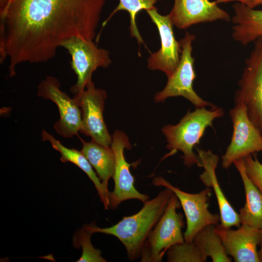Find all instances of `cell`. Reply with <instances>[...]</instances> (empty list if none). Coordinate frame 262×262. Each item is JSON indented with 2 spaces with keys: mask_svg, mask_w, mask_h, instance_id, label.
I'll return each mask as SVG.
<instances>
[{
  "mask_svg": "<svg viewBox=\"0 0 262 262\" xmlns=\"http://www.w3.org/2000/svg\"><path fill=\"white\" fill-rule=\"evenodd\" d=\"M106 0H14L0 15V61L9 76L23 63L53 58L66 39L93 40Z\"/></svg>",
  "mask_w": 262,
  "mask_h": 262,
  "instance_id": "obj_1",
  "label": "cell"
},
{
  "mask_svg": "<svg viewBox=\"0 0 262 262\" xmlns=\"http://www.w3.org/2000/svg\"><path fill=\"white\" fill-rule=\"evenodd\" d=\"M174 193L165 188L158 195L145 201L137 213L124 217L110 227L101 228L94 223L84 227L93 233H101L116 237L125 246L130 261L140 258L144 244L164 213Z\"/></svg>",
  "mask_w": 262,
  "mask_h": 262,
  "instance_id": "obj_2",
  "label": "cell"
},
{
  "mask_svg": "<svg viewBox=\"0 0 262 262\" xmlns=\"http://www.w3.org/2000/svg\"><path fill=\"white\" fill-rule=\"evenodd\" d=\"M224 114L223 109L216 106L210 109L196 108L193 111L188 112L178 124L164 127L162 131L167 143L166 148L170 151L169 156L180 151L183 153L185 166L190 167L196 164L199 167L198 156L193 148L199 144L206 130L213 127V121Z\"/></svg>",
  "mask_w": 262,
  "mask_h": 262,
  "instance_id": "obj_3",
  "label": "cell"
},
{
  "mask_svg": "<svg viewBox=\"0 0 262 262\" xmlns=\"http://www.w3.org/2000/svg\"><path fill=\"white\" fill-rule=\"evenodd\" d=\"M238 86L235 104L245 106L248 118L262 135V36L254 42Z\"/></svg>",
  "mask_w": 262,
  "mask_h": 262,
  "instance_id": "obj_4",
  "label": "cell"
},
{
  "mask_svg": "<svg viewBox=\"0 0 262 262\" xmlns=\"http://www.w3.org/2000/svg\"><path fill=\"white\" fill-rule=\"evenodd\" d=\"M180 202L173 194L164 213L150 232L143 246L140 262H160L172 246L183 243V215L177 212Z\"/></svg>",
  "mask_w": 262,
  "mask_h": 262,
  "instance_id": "obj_5",
  "label": "cell"
},
{
  "mask_svg": "<svg viewBox=\"0 0 262 262\" xmlns=\"http://www.w3.org/2000/svg\"><path fill=\"white\" fill-rule=\"evenodd\" d=\"M195 35L186 32L179 41L181 47L180 62L173 74L167 78L164 88L154 96L156 102H164L169 98L182 97L191 102L196 108L216 105L202 98L193 88L196 77L194 68L195 59L192 56L193 42Z\"/></svg>",
  "mask_w": 262,
  "mask_h": 262,
  "instance_id": "obj_6",
  "label": "cell"
},
{
  "mask_svg": "<svg viewBox=\"0 0 262 262\" xmlns=\"http://www.w3.org/2000/svg\"><path fill=\"white\" fill-rule=\"evenodd\" d=\"M61 47L70 54L71 68L77 76V82L70 88L75 95L84 90L92 81V74L98 68H107L112 63L109 51L98 48L92 40L73 36L63 41Z\"/></svg>",
  "mask_w": 262,
  "mask_h": 262,
  "instance_id": "obj_7",
  "label": "cell"
},
{
  "mask_svg": "<svg viewBox=\"0 0 262 262\" xmlns=\"http://www.w3.org/2000/svg\"><path fill=\"white\" fill-rule=\"evenodd\" d=\"M153 184L170 189L179 199L186 220V229L183 233L185 242H192L204 227L210 225L216 226L220 222V215L211 213L208 208L212 194L211 188L206 187L196 194L189 193L173 185L162 177L154 178Z\"/></svg>",
  "mask_w": 262,
  "mask_h": 262,
  "instance_id": "obj_8",
  "label": "cell"
},
{
  "mask_svg": "<svg viewBox=\"0 0 262 262\" xmlns=\"http://www.w3.org/2000/svg\"><path fill=\"white\" fill-rule=\"evenodd\" d=\"M233 125L230 142L222 156V166L228 169L239 159L262 152V135L248 118L245 106L235 104L229 112Z\"/></svg>",
  "mask_w": 262,
  "mask_h": 262,
  "instance_id": "obj_9",
  "label": "cell"
},
{
  "mask_svg": "<svg viewBox=\"0 0 262 262\" xmlns=\"http://www.w3.org/2000/svg\"><path fill=\"white\" fill-rule=\"evenodd\" d=\"M107 97V92L103 89L96 88L92 81L84 90L75 94L73 98L82 112V128L80 132L90 136L93 141L110 147L112 137L103 118Z\"/></svg>",
  "mask_w": 262,
  "mask_h": 262,
  "instance_id": "obj_10",
  "label": "cell"
},
{
  "mask_svg": "<svg viewBox=\"0 0 262 262\" xmlns=\"http://www.w3.org/2000/svg\"><path fill=\"white\" fill-rule=\"evenodd\" d=\"M131 144L127 135L122 131H115L112 136L111 147L115 155V168L113 180L114 188L109 192L110 206L117 207L121 202L129 199H136L143 203L148 200L149 196L140 193L135 187V180L131 172L132 165L127 162L124 149H130Z\"/></svg>",
  "mask_w": 262,
  "mask_h": 262,
  "instance_id": "obj_11",
  "label": "cell"
},
{
  "mask_svg": "<svg viewBox=\"0 0 262 262\" xmlns=\"http://www.w3.org/2000/svg\"><path fill=\"white\" fill-rule=\"evenodd\" d=\"M60 86L56 78L48 76L39 84L37 94L55 103L60 118L54 128L60 135L68 138L77 135L82 130V112L74 98L62 91Z\"/></svg>",
  "mask_w": 262,
  "mask_h": 262,
  "instance_id": "obj_12",
  "label": "cell"
},
{
  "mask_svg": "<svg viewBox=\"0 0 262 262\" xmlns=\"http://www.w3.org/2000/svg\"><path fill=\"white\" fill-rule=\"evenodd\" d=\"M152 22L159 32L161 47L156 52L150 53L147 66L151 70H158L170 76L178 66L180 60L181 47L180 41L176 39L169 16L162 15L157 8L147 10Z\"/></svg>",
  "mask_w": 262,
  "mask_h": 262,
  "instance_id": "obj_13",
  "label": "cell"
},
{
  "mask_svg": "<svg viewBox=\"0 0 262 262\" xmlns=\"http://www.w3.org/2000/svg\"><path fill=\"white\" fill-rule=\"evenodd\" d=\"M215 231L220 237L226 251L235 262H260L257 247L262 241L261 229L241 225L232 229L221 224Z\"/></svg>",
  "mask_w": 262,
  "mask_h": 262,
  "instance_id": "obj_14",
  "label": "cell"
},
{
  "mask_svg": "<svg viewBox=\"0 0 262 262\" xmlns=\"http://www.w3.org/2000/svg\"><path fill=\"white\" fill-rule=\"evenodd\" d=\"M168 14L174 26L180 30L192 25L216 20L230 21L229 14L220 8L216 1L210 0H174Z\"/></svg>",
  "mask_w": 262,
  "mask_h": 262,
  "instance_id": "obj_15",
  "label": "cell"
},
{
  "mask_svg": "<svg viewBox=\"0 0 262 262\" xmlns=\"http://www.w3.org/2000/svg\"><path fill=\"white\" fill-rule=\"evenodd\" d=\"M200 162L199 167L204 168L203 172L199 176L202 182L213 190L218 203L220 224L225 227H239L241 224L238 213L227 199L219 184L215 170L219 158L211 150L197 149Z\"/></svg>",
  "mask_w": 262,
  "mask_h": 262,
  "instance_id": "obj_16",
  "label": "cell"
},
{
  "mask_svg": "<svg viewBox=\"0 0 262 262\" xmlns=\"http://www.w3.org/2000/svg\"><path fill=\"white\" fill-rule=\"evenodd\" d=\"M231 18L233 39L243 46L254 42L262 36V10H255L237 2L233 5Z\"/></svg>",
  "mask_w": 262,
  "mask_h": 262,
  "instance_id": "obj_17",
  "label": "cell"
},
{
  "mask_svg": "<svg viewBox=\"0 0 262 262\" xmlns=\"http://www.w3.org/2000/svg\"><path fill=\"white\" fill-rule=\"evenodd\" d=\"M41 135L43 141L50 142L52 147L60 153L61 162L72 163L87 175L94 183L104 209H108L110 206L108 197L110 191L105 188L100 179L94 171L93 166L82 152L75 148L66 147L45 130L42 131Z\"/></svg>",
  "mask_w": 262,
  "mask_h": 262,
  "instance_id": "obj_18",
  "label": "cell"
},
{
  "mask_svg": "<svg viewBox=\"0 0 262 262\" xmlns=\"http://www.w3.org/2000/svg\"><path fill=\"white\" fill-rule=\"evenodd\" d=\"M234 165L242 180L246 195L244 206L238 213L241 225L262 229V193L247 176L243 159L236 160Z\"/></svg>",
  "mask_w": 262,
  "mask_h": 262,
  "instance_id": "obj_19",
  "label": "cell"
},
{
  "mask_svg": "<svg viewBox=\"0 0 262 262\" xmlns=\"http://www.w3.org/2000/svg\"><path fill=\"white\" fill-rule=\"evenodd\" d=\"M82 142L81 151L95 169L105 188L109 191L108 181L113 177L115 168V155L113 149L92 140Z\"/></svg>",
  "mask_w": 262,
  "mask_h": 262,
  "instance_id": "obj_20",
  "label": "cell"
},
{
  "mask_svg": "<svg viewBox=\"0 0 262 262\" xmlns=\"http://www.w3.org/2000/svg\"><path fill=\"white\" fill-rule=\"evenodd\" d=\"M215 225L204 227L195 236L193 240L206 258L210 257L212 262H231L223 243L215 231Z\"/></svg>",
  "mask_w": 262,
  "mask_h": 262,
  "instance_id": "obj_21",
  "label": "cell"
},
{
  "mask_svg": "<svg viewBox=\"0 0 262 262\" xmlns=\"http://www.w3.org/2000/svg\"><path fill=\"white\" fill-rule=\"evenodd\" d=\"M162 0H119V3L110 14L108 17L102 24L104 27L111 17L117 12L126 11L130 16V32L131 37L135 38L139 45L144 43L136 23L137 15L141 11L152 9L154 5Z\"/></svg>",
  "mask_w": 262,
  "mask_h": 262,
  "instance_id": "obj_22",
  "label": "cell"
},
{
  "mask_svg": "<svg viewBox=\"0 0 262 262\" xmlns=\"http://www.w3.org/2000/svg\"><path fill=\"white\" fill-rule=\"evenodd\" d=\"M169 262H204L207 258L194 241L184 242L171 247L167 251Z\"/></svg>",
  "mask_w": 262,
  "mask_h": 262,
  "instance_id": "obj_23",
  "label": "cell"
},
{
  "mask_svg": "<svg viewBox=\"0 0 262 262\" xmlns=\"http://www.w3.org/2000/svg\"><path fill=\"white\" fill-rule=\"evenodd\" d=\"M93 233L84 226L78 230L73 237V244L75 247L80 246L82 249V254L77 262H105L101 255V251L95 248L91 242Z\"/></svg>",
  "mask_w": 262,
  "mask_h": 262,
  "instance_id": "obj_24",
  "label": "cell"
},
{
  "mask_svg": "<svg viewBox=\"0 0 262 262\" xmlns=\"http://www.w3.org/2000/svg\"><path fill=\"white\" fill-rule=\"evenodd\" d=\"M246 174L262 193V164L254 154L243 159Z\"/></svg>",
  "mask_w": 262,
  "mask_h": 262,
  "instance_id": "obj_25",
  "label": "cell"
},
{
  "mask_svg": "<svg viewBox=\"0 0 262 262\" xmlns=\"http://www.w3.org/2000/svg\"><path fill=\"white\" fill-rule=\"evenodd\" d=\"M237 1L239 3L245 4L247 6L249 5L250 0H215V1L218 4L220 3H226L230 1Z\"/></svg>",
  "mask_w": 262,
  "mask_h": 262,
  "instance_id": "obj_26",
  "label": "cell"
},
{
  "mask_svg": "<svg viewBox=\"0 0 262 262\" xmlns=\"http://www.w3.org/2000/svg\"><path fill=\"white\" fill-rule=\"evenodd\" d=\"M262 4V0H250L248 7L254 8L259 5Z\"/></svg>",
  "mask_w": 262,
  "mask_h": 262,
  "instance_id": "obj_27",
  "label": "cell"
},
{
  "mask_svg": "<svg viewBox=\"0 0 262 262\" xmlns=\"http://www.w3.org/2000/svg\"><path fill=\"white\" fill-rule=\"evenodd\" d=\"M262 241L260 244V249L258 251V256L260 262H262V229H261Z\"/></svg>",
  "mask_w": 262,
  "mask_h": 262,
  "instance_id": "obj_28",
  "label": "cell"
},
{
  "mask_svg": "<svg viewBox=\"0 0 262 262\" xmlns=\"http://www.w3.org/2000/svg\"><path fill=\"white\" fill-rule=\"evenodd\" d=\"M8 1V0H0V11L4 9Z\"/></svg>",
  "mask_w": 262,
  "mask_h": 262,
  "instance_id": "obj_29",
  "label": "cell"
},
{
  "mask_svg": "<svg viewBox=\"0 0 262 262\" xmlns=\"http://www.w3.org/2000/svg\"><path fill=\"white\" fill-rule=\"evenodd\" d=\"M14 0H8L6 6H5V7L4 8V9L0 11V15H1L7 9V8H8V7L9 6V5L10 4V3L13 1Z\"/></svg>",
  "mask_w": 262,
  "mask_h": 262,
  "instance_id": "obj_30",
  "label": "cell"
}]
</instances>
